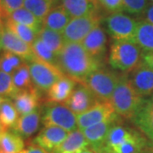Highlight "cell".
<instances>
[{"mask_svg":"<svg viewBox=\"0 0 153 153\" xmlns=\"http://www.w3.org/2000/svg\"><path fill=\"white\" fill-rule=\"evenodd\" d=\"M57 67L64 75L81 83L88 75L100 67V62L94 58L81 43L66 42L57 55Z\"/></svg>","mask_w":153,"mask_h":153,"instance_id":"1","label":"cell"},{"mask_svg":"<svg viewBox=\"0 0 153 153\" xmlns=\"http://www.w3.org/2000/svg\"><path fill=\"white\" fill-rule=\"evenodd\" d=\"M150 142L141 133L122 125L115 124L96 153H146Z\"/></svg>","mask_w":153,"mask_h":153,"instance_id":"2","label":"cell"},{"mask_svg":"<svg viewBox=\"0 0 153 153\" xmlns=\"http://www.w3.org/2000/svg\"><path fill=\"white\" fill-rule=\"evenodd\" d=\"M145 100L134 90L128 75L123 74L119 76L110 103L119 117L131 120L141 107Z\"/></svg>","mask_w":153,"mask_h":153,"instance_id":"3","label":"cell"},{"mask_svg":"<svg viewBox=\"0 0 153 153\" xmlns=\"http://www.w3.org/2000/svg\"><path fill=\"white\" fill-rule=\"evenodd\" d=\"M141 49L134 42L114 40L110 47L109 63L114 69L131 72L142 63Z\"/></svg>","mask_w":153,"mask_h":153,"instance_id":"4","label":"cell"},{"mask_svg":"<svg viewBox=\"0 0 153 153\" xmlns=\"http://www.w3.org/2000/svg\"><path fill=\"white\" fill-rule=\"evenodd\" d=\"M119 76L109 69L100 67L88 75L81 83L91 90L99 101L110 102Z\"/></svg>","mask_w":153,"mask_h":153,"instance_id":"5","label":"cell"},{"mask_svg":"<svg viewBox=\"0 0 153 153\" xmlns=\"http://www.w3.org/2000/svg\"><path fill=\"white\" fill-rule=\"evenodd\" d=\"M106 31L111 38L117 41L134 42L138 22L123 12L110 13L104 19Z\"/></svg>","mask_w":153,"mask_h":153,"instance_id":"6","label":"cell"},{"mask_svg":"<svg viewBox=\"0 0 153 153\" xmlns=\"http://www.w3.org/2000/svg\"><path fill=\"white\" fill-rule=\"evenodd\" d=\"M27 63L33 85L38 91L47 92L55 82L66 76L57 66L37 59Z\"/></svg>","mask_w":153,"mask_h":153,"instance_id":"7","label":"cell"},{"mask_svg":"<svg viewBox=\"0 0 153 153\" xmlns=\"http://www.w3.org/2000/svg\"><path fill=\"white\" fill-rule=\"evenodd\" d=\"M44 127L55 126L71 132L77 128L76 115L63 103H49L42 117Z\"/></svg>","mask_w":153,"mask_h":153,"instance_id":"8","label":"cell"},{"mask_svg":"<svg viewBox=\"0 0 153 153\" xmlns=\"http://www.w3.org/2000/svg\"><path fill=\"white\" fill-rule=\"evenodd\" d=\"M100 13H93L85 16L72 18L62 32L66 43H81L94 28L101 22Z\"/></svg>","mask_w":153,"mask_h":153,"instance_id":"9","label":"cell"},{"mask_svg":"<svg viewBox=\"0 0 153 153\" xmlns=\"http://www.w3.org/2000/svg\"><path fill=\"white\" fill-rule=\"evenodd\" d=\"M116 117H118V115L115 112L110 102L99 101L90 109L81 114L76 115L77 128L82 131L90 126L102 123Z\"/></svg>","mask_w":153,"mask_h":153,"instance_id":"10","label":"cell"},{"mask_svg":"<svg viewBox=\"0 0 153 153\" xmlns=\"http://www.w3.org/2000/svg\"><path fill=\"white\" fill-rule=\"evenodd\" d=\"M99 100L91 90L82 83L73 89L70 97L63 103L76 115H79L90 109Z\"/></svg>","mask_w":153,"mask_h":153,"instance_id":"11","label":"cell"},{"mask_svg":"<svg viewBox=\"0 0 153 153\" xmlns=\"http://www.w3.org/2000/svg\"><path fill=\"white\" fill-rule=\"evenodd\" d=\"M0 42L4 51L18 55L24 60H27V62L35 59L32 46L22 41L5 26L0 36Z\"/></svg>","mask_w":153,"mask_h":153,"instance_id":"12","label":"cell"},{"mask_svg":"<svg viewBox=\"0 0 153 153\" xmlns=\"http://www.w3.org/2000/svg\"><path fill=\"white\" fill-rule=\"evenodd\" d=\"M70 132L55 126L44 127L33 140V144L42 147L49 153H54L65 140Z\"/></svg>","mask_w":153,"mask_h":153,"instance_id":"13","label":"cell"},{"mask_svg":"<svg viewBox=\"0 0 153 153\" xmlns=\"http://www.w3.org/2000/svg\"><path fill=\"white\" fill-rule=\"evenodd\" d=\"M134 90L141 97H148L153 94V69L144 64L142 61L131 71L128 77Z\"/></svg>","mask_w":153,"mask_h":153,"instance_id":"14","label":"cell"},{"mask_svg":"<svg viewBox=\"0 0 153 153\" xmlns=\"http://www.w3.org/2000/svg\"><path fill=\"white\" fill-rule=\"evenodd\" d=\"M119 121L120 119L118 116V117L104 121L102 123L90 126L82 130L87 141L88 142L89 147L93 149L94 151H97L105 140L111 128L115 124L120 123Z\"/></svg>","mask_w":153,"mask_h":153,"instance_id":"15","label":"cell"},{"mask_svg":"<svg viewBox=\"0 0 153 153\" xmlns=\"http://www.w3.org/2000/svg\"><path fill=\"white\" fill-rule=\"evenodd\" d=\"M83 48L96 60H100L106 52L107 36L100 25L94 27L81 42Z\"/></svg>","mask_w":153,"mask_h":153,"instance_id":"16","label":"cell"},{"mask_svg":"<svg viewBox=\"0 0 153 153\" xmlns=\"http://www.w3.org/2000/svg\"><path fill=\"white\" fill-rule=\"evenodd\" d=\"M133 123L150 140L153 141V94L145 100L141 107L131 119Z\"/></svg>","mask_w":153,"mask_h":153,"instance_id":"17","label":"cell"},{"mask_svg":"<svg viewBox=\"0 0 153 153\" xmlns=\"http://www.w3.org/2000/svg\"><path fill=\"white\" fill-rule=\"evenodd\" d=\"M13 102L18 113L23 116L38 110L40 95L36 88L21 90L13 98Z\"/></svg>","mask_w":153,"mask_h":153,"instance_id":"18","label":"cell"},{"mask_svg":"<svg viewBox=\"0 0 153 153\" xmlns=\"http://www.w3.org/2000/svg\"><path fill=\"white\" fill-rule=\"evenodd\" d=\"M77 83L69 76H65L56 82L47 91V100L49 103H64L70 97Z\"/></svg>","mask_w":153,"mask_h":153,"instance_id":"19","label":"cell"},{"mask_svg":"<svg viewBox=\"0 0 153 153\" xmlns=\"http://www.w3.org/2000/svg\"><path fill=\"white\" fill-rule=\"evenodd\" d=\"M71 18L82 17L99 13L100 4L97 0H61V4Z\"/></svg>","mask_w":153,"mask_h":153,"instance_id":"20","label":"cell"},{"mask_svg":"<svg viewBox=\"0 0 153 153\" xmlns=\"http://www.w3.org/2000/svg\"><path fill=\"white\" fill-rule=\"evenodd\" d=\"M41 116L39 111L19 117L16 125L13 127V132L17 134L22 139H28L38 131L40 125Z\"/></svg>","mask_w":153,"mask_h":153,"instance_id":"21","label":"cell"},{"mask_svg":"<svg viewBox=\"0 0 153 153\" xmlns=\"http://www.w3.org/2000/svg\"><path fill=\"white\" fill-rule=\"evenodd\" d=\"M88 147H89V145L83 133L76 128L69 133L54 153H79Z\"/></svg>","mask_w":153,"mask_h":153,"instance_id":"22","label":"cell"},{"mask_svg":"<svg viewBox=\"0 0 153 153\" xmlns=\"http://www.w3.org/2000/svg\"><path fill=\"white\" fill-rule=\"evenodd\" d=\"M71 20L70 15L61 5L55 6L43 21V27L62 33Z\"/></svg>","mask_w":153,"mask_h":153,"instance_id":"23","label":"cell"},{"mask_svg":"<svg viewBox=\"0 0 153 153\" xmlns=\"http://www.w3.org/2000/svg\"><path fill=\"white\" fill-rule=\"evenodd\" d=\"M134 43L145 53L153 51V24L146 20L138 22Z\"/></svg>","mask_w":153,"mask_h":153,"instance_id":"24","label":"cell"},{"mask_svg":"<svg viewBox=\"0 0 153 153\" xmlns=\"http://www.w3.org/2000/svg\"><path fill=\"white\" fill-rule=\"evenodd\" d=\"M38 37L56 55L60 54L66 44V41L62 36V33L44 27L38 33Z\"/></svg>","mask_w":153,"mask_h":153,"instance_id":"25","label":"cell"},{"mask_svg":"<svg viewBox=\"0 0 153 153\" xmlns=\"http://www.w3.org/2000/svg\"><path fill=\"white\" fill-rule=\"evenodd\" d=\"M25 143L15 132L4 131L0 135V151L4 153H21Z\"/></svg>","mask_w":153,"mask_h":153,"instance_id":"26","label":"cell"},{"mask_svg":"<svg viewBox=\"0 0 153 153\" xmlns=\"http://www.w3.org/2000/svg\"><path fill=\"white\" fill-rule=\"evenodd\" d=\"M7 20H10L24 26H27L38 33L43 27V22L38 20L33 13H31L24 7L13 12Z\"/></svg>","mask_w":153,"mask_h":153,"instance_id":"27","label":"cell"},{"mask_svg":"<svg viewBox=\"0 0 153 153\" xmlns=\"http://www.w3.org/2000/svg\"><path fill=\"white\" fill-rule=\"evenodd\" d=\"M19 118V113L10 98H6L0 106V123L7 128H13Z\"/></svg>","mask_w":153,"mask_h":153,"instance_id":"28","label":"cell"},{"mask_svg":"<svg viewBox=\"0 0 153 153\" xmlns=\"http://www.w3.org/2000/svg\"><path fill=\"white\" fill-rule=\"evenodd\" d=\"M23 6L43 22L49 11L55 6V3L53 0H24Z\"/></svg>","mask_w":153,"mask_h":153,"instance_id":"29","label":"cell"},{"mask_svg":"<svg viewBox=\"0 0 153 153\" xmlns=\"http://www.w3.org/2000/svg\"><path fill=\"white\" fill-rule=\"evenodd\" d=\"M4 26L9 30H10L12 33H15L18 38H21L22 41H24L25 43L31 46L38 38V33H36L32 28L22 25L20 23H17L10 20H6L4 21Z\"/></svg>","mask_w":153,"mask_h":153,"instance_id":"30","label":"cell"},{"mask_svg":"<svg viewBox=\"0 0 153 153\" xmlns=\"http://www.w3.org/2000/svg\"><path fill=\"white\" fill-rule=\"evenodd\" d=\"M11 76L13 78L15 86L19 91L35 88L33 83L30 70H29V66L27 61L24 62Z\"/></svg>","mask_w":153,"mask_h":153,"instance_id":"31","label":"cell"},{"mask_svg":"<svg viewBox=\"0 0 153 153\" xmlns=\"http://www.w3.org/2000/svg\"><path fill=\"white\" fill-rule=\"evenodd\" d=\"M32 49L35 59L57 66V55L52 52L38 37L32 44Z\"/></svg>","mask_w":153,"mask_h":153,"instance_id":"32","label":"cell"},{"mask_svg":"<svg viewBox=\"0 0 153 153\" xmlns=\"http://www.w3.org/2000/svg\"><path fill=\"white\" fill-rule=\"evenodd\" d=\"M24 62H26V60L20 56L8 51H4L0 56V71L12 75Z\"/></svg>","mask_w":153,"mask_h":153,"instance_id":"33","label":"cell"},{"mask_svg":"<svg viewBox=\"0 0 153 153\" xmlns=\"http://www.w3.org/2000/svg\"><path fill=\"white\" fill-rule=\"evenodd\" d=\"M18 92L19 90L15 86L12 76L0 71V95L13 99Z\"/></svg>","mask_w":153,"mask_h":153,"instance_id":"34","label":"cell"},{"mask_svg":"<svg viewBox=\"0 0 153 153\" xmlns=\"http://www.w3.org/2000/svg\"><path fill=\"white\" fill-rule=\"evenodd\" d=\"M148 5V0H123L122 10L132 16H144Z\"/></svg>","mask_w":153,"mask_h":153,"instance_id":"35","label":"cell"},{"mask_svg":"<svg viewBox=\"0 0 153 153\" xmlns=\"http://www.w3.org/2000/svg\"><path fill=\"white\" fill-rule=\"evenodd\" d=\"M24 0H0V12L4 21L7 20L13 12L22 8Z\"/></svg>","mask_w":153,"mask_h":153,"instance_id":"36","label":"cell"},{"mask_svg":"<svg viewBox=\"0 0 153 153\" xmlns=\"http://www.w3.org/2000/svg\"><path fill=\"white\" fill-rule=\"evenodd\" d=\"M100 7L108 13L122 11L123 0H99Z\"/></svg>","mask_w":153,"mask_h":153,"instance_id":"37","label":"cell"},{"mask_svg":"<svg viewBox=\"0 0 153 153\" xmlns=\"http://www.w3.org/2000/svg\"><path fill=\"white\" fill-rule=\"evenodd\" d=\"M21 153H49L47 151H45L44 149H43L42 147L38 146L35 144H33V145H30L28 147H27L26 149H24Z\"/></svg>","mask_w":153,"mask_h":153,"instance_id":"38","label":"cell"},{"mask_svg":"<svg viewBox=\"0 0 153 153\" xmlns=\"http://www.w3.org/2000/svg\"><path fill=\"white\" fill-rule=\"evenodd\" d=\"M142 60L144 64H146V66L153 69V51L145 53L143 55Z\"/></svg>","mask_w":153,"mask_h":153,"instance_id":"39","label":"cell"},{"mask_svg":"<svg viewBox=\"0 0 153 153\" xmlns=\"http://www.w3.org/2000/svg\"><path fill=\"white\" fill-rule=\"evenodd\" d=\"M144 16L146 18V21L153 24V3L148 5L147 9L144 14Z\"/></svg>","mask_w":153,"mask_h":153,"instance_id":"40","label":"cell"},{"mask_svg":"<svg viewBox=\"0 0 153 153\" xmlns=\"http://www.w3.org/2000/svg\"><path fill=\"white\" fill-rule=\"evenodd\" d=\"M4 28V21L2 17V15H1V12H0V36L3 33V30Z\"/></svg>","mask_w":153,"mask_h":153,"instance_id":"41","label":"cell"},{"mask_svg":"<svg viewBox=\"0 0 153 153\" xmlns=\"http://www.w3.org/2000/svg\"><path fill=\"white\" fill-rule=\"evenodd\" d=\"M79 153H96V152H94L93 149H91V148H86V149H84L83 151H82L81 152Z\"/></svg>","mask_w":153,"mask_h":153,"instance_id":"42","label":"cell"},{"mask_svg":"<svg viewBox=\"0 0 153 153\" xmlns=\"http://www.w3.org/2000/svg\"><path fill=\"white\" fill-rule=\"evenodd\" d=\"M4 131H6V128L4 127V126L2 125V124H1V123H0V135H1V134H3Z\"/></svg>","mask_w":153,"mask_h":153,"instance_id":"43","label":"cell"},{"mask_svg":"<svg viewBox=\"0 0 153 153\" xmlns=\"http://www.w3.org/2000/svg\"><path fill=\"white\" fill-rule=\"evenodd\" d=\"M146 153H153V146H150L146 150Z\"/></svg>","mask_w":153,"mask_h":153,"instance_id":"44","label":"cell"},{"mask_svg":"<svg viewBox=\"0 0 153 153\" xmlns=\"http://www.w3.org/2000/svg\"><path fill=\"white\" fill-rule=\"evenodd\" d=\"M5 97H4V96H1L0 95V106H1V105L3 104V102L4 101V100H5Z\"/></svg>","mask_w":153,"mask_h":153,"instance_id":"45","label":"cell"},{"mask_svg":"<svg viewBox=\"0 0 153 153\" xmlns=\"http://www.w3.org/2000/svg\"><path fill=\"white\" fill-rule=\"evenodd\" d=\"M53 1L55 2V4H58V3H60V2H61V0H53Z\"/></svg>","mask_w":153,"mask_h":153,"instance_id":"46","label":"cell"},{"mask_svg":"<svg viewBox=\"0 0 153 153\" xmlns=\"http://www.w3.org/2000/svg\"><path fill=\"white\" fill-rule=\"evenodd\" d=\"M2 45H1V42H0V56H1V51H2Z\"/></svg>","mask_w":153,"mask_h":153,"instance_id":"47","label":"cell"},{"mask_svg":"<svg viewBox=\"0 0 153 153\" xmlns=\"http://www.w3.org/2000/svg\"><path fill=\"white\" fill-rule=\"evenodd\" d=\"M150 146H153V141L152 143H150Z\"/></svg>","mask_w":153,"mask_h":153,"instance_id":"48","label":"cell"},{"mask_svg":"<svg viewBox=\"0 0 153 153\" xmlns=\"http://www.w3.org/2000/svg\"><path fill=\"white\" fill-rule=\"evenodd\" d=\"M149 1H151L152 3H153V0H149Z\"/></svg>","mask_w":153,"mask_h":153,"instance_id":"49","label":"cell"},{"mask_svg":"<svg viewBox=\"0 0 153 153\" xmlns=\"http://www.w3.org/2000/svg\"><path fill=\"white\" fill-rule=\"evenodd\" d=\"M0 153H4V152H0Z\"/></svg>","mask_w":153,"mask_h":153,"instance_id":"50","label":"cell"},{"mask_svg":"<svg viewBox=\"0 0 153 153\" xmlns=\"http://www.w3.org/2000/svg\"><path fill=\"white\" fill-rule=\"evenodd\" d=\"M97 1H98V2H99V0H97Z\"/></svg>","mask_w":153,"mask_h":153,"instance_id":"51","label":"cell"},{"mask_svg":"<svg viewBox=\"0 0 153 153\" xmlns=\"http://www.w3.org/2000/svg\"><path fill=\"white\" fill-rule=\"evenodd\" d=\"M0 152H1V151H0Z\"/></svg>","mask_w":153,"mask_h":153,"instance_id":"52","label":"cell"}]
</instances>
